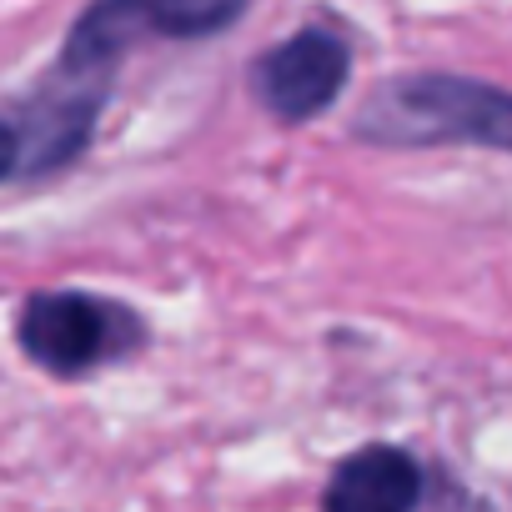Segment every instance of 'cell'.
<instances>
[{
    "label": "cell",
    "instance_id": "5",
    "mask_svg": "<svg viewBox=\"0 0 512 512\" xmlns=\"http://www.w3.org/2000/svg\"><path fill=\"white\" fill-rule=\"evenodd\" d=\"M422 472L402 447H362L327 482V512H412Z\"/></svg>",
    "mask_w": 512,
    "mask_h": 512
},
{
    "label": "cell",
    "instance_id": "2",
    "mask_svg": "<svg viewBox=\"0 0 512 512\" xmlns=\"http://www.w3.org/2000/svg\"><path fill=\"white\" fill-rule=\"evenodd\" d=\"M241 6L246 0H96L66 41V71L96 81L131 36H211L236 21Z\"/></svg>",
    "mask_w": 512,
    "mask_h": 512
},
{
    "label": "cell",
    "instance_id": "1",
    "mask_svg": "<svg viewBox=\"0 0 512 512\" xmlns=\"http://www.w3.org/2000/svg\"><path fill=\"white\" fill-rule=\"evenodd\" d=\"M357 136L372 146H492L512 141V101L507 91L467 76H402L367 96L357 111Z\"/></svg>",
    "mask_w": 512,
    "mask_h": 512
},
{
    "label": "cell",
    "instance_id": "4",
    "mask_svg": "<svg viewBox=\"0 0 512 512\" xmlns=\"http://www.w3.org/2000/svg\"><path fill=\"white\" fill-rule=\"evenodd\" d=\"M347 71H352V56L337 36L297 31L287 46H277L256 66V86H262V101L282 121H312L342 96Z\"/></svg>",
    "mask_w": 512,
    "mask_h": 512
},
{
    "label": "cell",
    "instance_id": "3",
    "mask_svg": "<svg viewBox=\"0 0 512 512\" xmlns=\"http://www.w3.org/2000/svg\"><path fill=\"white\" fill-rule=\"evenodd\" d=\"M131 342H136V322L81 292H46V297H31L21 312V347L46 372H61V377H76Z\"/></svg>",
    "mask_w": 512,
    "mask_h": 512
},
{
    "label": "cell",
    "instance_id": "6",
    "mask_svg": "<svg viewBox=\"0 0 512 512\" xmlns=\"http://www.w3.org/2000/svg\"><path fill=\"white\" fill-rule=\"evenodd\" d=\"M16 166H21V136H16L11 121H0V181H6Z\"/></svg>",
    "mask_w": 512,
    "mask_h": 512
}]
</instances>
